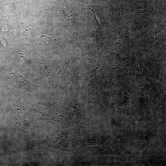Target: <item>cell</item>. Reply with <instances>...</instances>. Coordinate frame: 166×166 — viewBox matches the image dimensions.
Returning <instances> with one entry per match:
<instances>
[{"label":"cell","mask_w":166,"mask_h":166,"mask_svg":"<svg viewBox=\"0 0 166 166\" xmlns=\"http://www.w3.org/2000/svg\"><path fill=\"white\" fill-rule=\"evenodd\" d=\"M155 36L156 38L160 41H165L166 39L165 26L162 25L158 27L155 32Z\"/></svg>","instance_id":"obj_1"}]
</instances>
